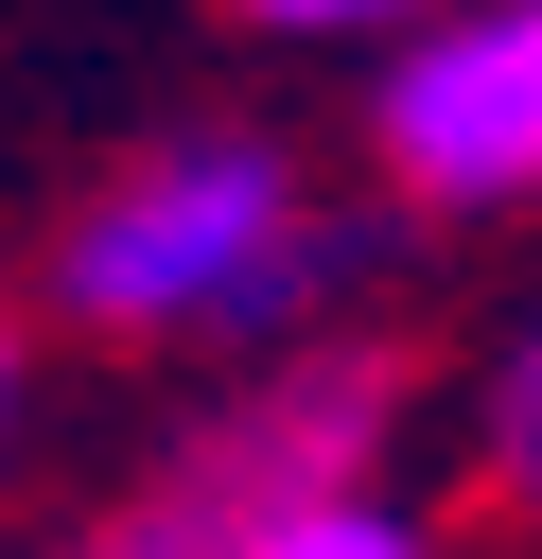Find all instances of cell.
I'll return each instance as SVG.
<instances>
[{"mask_svg":"<svg viewBox=\"0 0 542 559\" xmlns=\"http://www.w3.org/2000/svg\"><path fill=\"white\" fill-rule=\"evenodd\" d=\"M385 175L420 210H525L542 192V0H472V17H420L385 52V105H367Z\"/></svg>","mask_w":542,"mask_h":559,"instance_id":"cell-2","label":"cell"},{"mask_svg":"<svg viewBox=\"0 0 542 559\" xmlns=\"http://www.w3.org/2000/svg\"><path fill=\"white\" fill-rule=\"evenodd\" d=\"M262 35H385V17H420V0H245Z\"/></svg>","mask_w":542,"mask_h":559,"instance_id":"cell-5","label":"cell"},{"mask_svg":"<svg viewBox=\"0 0 542 559\" xmlns=\"http://www.w3.org/2000/svg\"><path fill=\"white\" fill-rule=\"evenodd\" d=\"M332 262H350V245L297 210L280 140H157V157H122V175L70 210L52 297H70L87 332H262V314H297Z\"/></svg>","mask_w":542,"mask_h":559,"instance_id":"cell-1","label":"cell"},{"mask_svg":"<svg viewBox=\"0 0 542 559\" xmlns=\"http://www.w3.org/2000/svg\"><path fill=\"white\" fill-rule=\"evenodd\" d=\"M490 489L542 507V297H525V332L490 349Z\"/></svg>","mask_w":542,"mask_h":559,"instance_id":"cell-3","label":"cell"},{"mask_svg":"<svg viewBox=\"0 0 542 559\" xmlns=\"http://www.w3.org/2000/svg\"><path fill=\"white\" fill-rule=\"evenodd\" d=\"M262 559H437V524H420V507H385V489H350V507H297Z\"/></svg>","mask_w":542,"mask_h":559,"instance_id":"cell-4","label":"cell"}]
</instances>
